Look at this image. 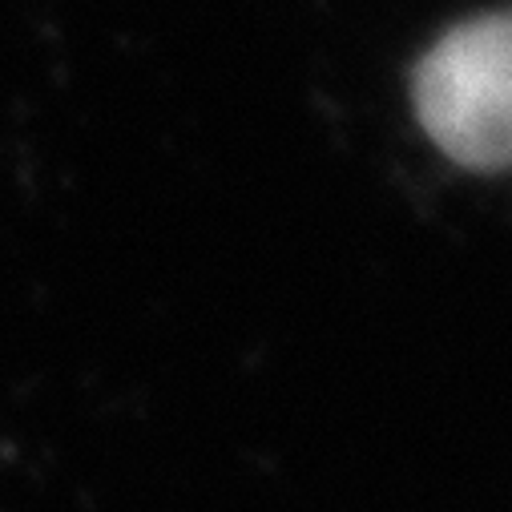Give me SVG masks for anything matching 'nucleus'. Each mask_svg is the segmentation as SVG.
<instances>
[{
    "mask_svg": "<svg viewBox=\"0 0 512 512\" xmlns=\"http://www.w3.org/2000/svg\"><path fill=\"white\" fill-rule=\"evenodd\" d=\"M428 138L468 170H512V13L452 29L416 69Z\"/></svg>",
    "mask_w": 512,
    "mask_h": 512,
    "instance_id": "obj_1",
    "label": "nucleus"
}]
</instances>
